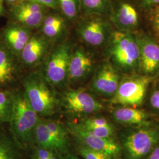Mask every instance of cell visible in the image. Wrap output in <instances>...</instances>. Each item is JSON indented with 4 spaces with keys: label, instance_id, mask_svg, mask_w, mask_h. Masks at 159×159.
Returning <instances> with one entry per match:
<instances>
[{
    "label": "cell",
    "instance_id": "obj_12",
    "mask_svg": "<svg viewBox=\"0 0 159 159\" xmlns=\"http://www.w3.org/2000/svg\"><path fill=\"white\" fill-rule=\"evenodd\" d=\"M44 7L25 0L14 4L11 10L12 17L15 22L29 29L41 26L46 17Z\"/></svg>",
    "mask_w": 159,
    "mask_h": 159
},
{
    "label": "cell",
    "instance_id": "obj_29",
    "mask_svg": "<svg viewBox=\"0 0 159 159\" xmlns=\"http://www.w3.org/2000/svg\"><path fill=\"white\" fill-rule=\"evenodd\" d=\"M150 21L155 33L159 37V5L154 6L152 9Z\"/></svg>",
    "mask_w": 159,
    "mask_h": 159
},
{
    "label": "cell",
    "instance_id": "obj_14",
    "mask_svg": "<svg viewBox=\"0 0 159 159\" xmlns=\"http://www.w3.org/2000/svg\"><path fill=\"white\" fill-rule=\"evenodd\" d=\"M112 118L125 127H140L157 121L146 111L130 106H117L112 111Z\"/></svg>",
    "mask_w": 159,
    "mask_h": 159
},
{
    "label": "cell",
    "instance_id": "obj_2",
    "mask_svg": "<svg viewBox=\"0 0 159 159\" xmlns=\"http://www.w3.org/2000/svg\"><path fill=\"white\" fill-rule=\"evenodd\" d=\"M40 118L30 104L23 90L13 93L10 129L12 139L20 149L33 146L34 130Z\"/></svg>",
    "mask_w": 159,
    "mask_h": 159
},
{
    "label": "cell",
    "instance_id": "obj_31",
    "mask_svg": "<svg viewBox=\"0 0 159 159\" xmlns=\"http://www.w3.org/2000/svg\"><path fill=\"white\" fill-rule=\"evenodd\" d=\"M27 1H31L41 6H43L44 7L50 8L54 10H56L58 8V4L57 0H27Z\"/></svg>",
    "mask_w": 159,
    "mask_h": 159
},
{
    "label": "cell",
    "instance_id": "obj_3",
    "mask_svg": "<svg viewBox=\"0 0 159 159\" xmlns=\"http://www.w3.org/2000/svg\"><path fill=\"white\" fill-rule=\"evenodd\" d=\"M118 140L123 159H145L159 144V121L140 127H125Z\"/></svg>",
    "mask_w": 159,
    "mask_h": 159
},
{
    "label": "cell",
    "instance_id": "obj_19",
    "mask_svg": "<svg viewBox=\"0 0 159 159\" xmlns=\"http://www.w3.org/2000/svg\"><path fill=\"white\" fill-rule=\"evenodd\" d=\"M112 21L119 31H127L135 29L139 24V17L135 8L128 3L121 4L114 12Z\"/></svg>",
    "mask_w": 159,
    "mask_h": 159
},
{
    "label": "cell",
    "instance_id": "obj_26",
    "mask_svg": "<svg viewBox=\"0 0 159 159\" xmlns=\"http://www.w3.org/2000/svg\"><path fill=\"white\" fill-rule=\"evenodd\" d=\"M58 7L69 20H75L80 9V0H57Z\"/></svg>",
    "mask_w": 159,
    "mask_h": 159
},
{
    "label": "cell",
    "instance_id": "obj_16",
    "mask_svg": "<svg viewBox=\"0 0 159 159\" xmlns=\"http://www.w3.org/2000/svg\"><path fill=\"white\" fill-rule=\"evenodd\" d=\"M48 39L43 34L31 35L24 47L20 59L26 66H35L45 58L49 47Z\"/></svg>",
    "mask_w": 159,
    "mask_h": 159
},
{
    "label": "cell",
    "instance_id": "obj_11",
    "mask_svg": "<svg viewBox=\"0 0 159 159\" xmlns=\"http://www.w3.org/2000/svg\"><path fill=\"white\" fill-rule=\"evenodd\" d=\"M94 61L91 55L81 47L73 48L69 62L68 83L79 84L91 73Z\"/></svg>",
    "mask_w": 159,
    "mask_h": 159
},
{
    "label": "cell",
    "instance_id": "obj_25",
    "mask_svg": "<svg viewBox=\"0 0 159 159\" xmlns=\"http://www.w3.org/2000/svg\"><path fill=\"white\" fill-rule=\"evenodd\" d=\"M80 8L89 14L102 15L109 9L108 0H80Z\"/></svg>",
    "mask_w": 159,
    "mask_h": 159
},
{
    "label": "cell",
    "instance_id": "obj_27",
    "mask_svg": "<svg viewBox=\"0 0 159 159\" xmlns=\"http://www.w3.org/2000/svg\"><path fill=\"white\" fill-rule=\"evenodd\" d=\"M76 150L80 156L84 159H114L107 154L87 148L77 143Z\"/></svg>",
    "mask_w": 159,
    "mask_h": 159
},
{
    "label": "cell",
    "instance_id": "obj_7",
    "mask_svg": "<svg viewBox=\"0 0 159 159\" xmlns=\"http://www.w3.org/2000/svg\"><path fill=\"white\" fill-rule=\"evenodd\" d=\"M72 50L69 43H63L47 58L42 73L54 87H61L68 83V66Z\"/></svg>",
    "mask_w": 159,
    "mask_h": 159
},
{
    "label": "cell",
    "instance_id": "obj_6",
    "mask_svg": "<svg viewBox=\"0 0 159 159\" xmlns=\"http://www.w3.org/2000/svg\"><path fill=\"white\" fill-rule=\"evenodd\" d=\"M152 76L133 75L121 80L119 85L110 102L116 106L137 107L142 105Z\"/></svg>",
    "mask_w": 159,
    "mask_h": 159
},
{
    "label": "cell",
    "instance_id": "obj_5",
    "mask_svg": "<svg viewBox=\"0 0 159 159\" xmlns=\"http://www.w3.org/2000/svg\"><path fill=\"white\" fill-rule=\"evenodd\" d=\"M59 106L70 117L80 120L96 114L104 108L102 102L82 88L64 91L59 97Z\"/></svg>",
    "mask_w": 159,
    "mask_h": 159
},
{
    "label": "cell",
    "instance_id": "obj_35",
    "mask_svg": "<svg viewBox=\"0 0 159 159\" xmlns=\"http://www.w3.org/2000/svg\"><path fill=\"white\" fill-rule=\"evenodd\" d=\"M4 11V6H3V4H2V2L1 0H0V16L3 14Z\"/></svg>",
    "mask_w": 159,
    "mask_h": 159
},
{
    "label": "cell",
    "instance_id": "obj_1",
    "mask_svg": "<svg viewBox=\"0 0 159 159\" xmlns=\"http://www.w3.org/2000/svg\"><path fill=\"white\" fill-rule=\"evenodd\" d=\"M23 91L30 104L40 117L52 116L59 107V96L55 87L46 79L42 72L34 71L23 80Z\"/></svg>",
    "mask_w": 159,
    "mask_h": 159
},
{
    "label": "cell",
    "instance_id": "obj_4",
    "mask_svg": "<svg viewBox=\"0 0 159 159\" xmlns=\"http://www.w3.org/2000/svg\"><path fill=\"white\" fill-rule=\"evenodd\" d=\"M110 39V55L116 66L125 71L139 68L140 47L136 37L130 32L117 31Z\"/></svg>",
    "mask_w": 159,
    "mask_h": 159
},
{
    "label": "cell",
    "instance_id": "obj_21",
    "mask_svg": "<svg viewBox=\"0 0 159 159\" xmlns=\"http://www.w3.org/2000/svg\"><path fill=\"white\" fill-rule=\"evenodd\" d=\"M44 119L46 125L58 144L61 156H64L71 152L70 142V134L67 127L56 120L47 118Z\"/></svg>",
    "mask_w": 159,
    "mask_h": 159
},
{
    "label": "cell",
    "instance_id": "obj_33",
    "mask_svg": "<svg viewBox=\"0 0 159 159\" xmlns=\"http://www.w3.org/2000/svg\"><path fill=\"white\" fill-rule=\"evenodd\" d=\"M143 4L146 7H154L159 5V0H142Z\"/></svg>",
    "mask_w": 159,
    "mask_h": 159
},
{
    "label": "cell",
    "instance_id": "obj_30",
    "mask_svg": "<svg viewBox=\"0 0 159 159\" xmlns=\"http://www.w3.org/2000/svg\"><path fill=\"white\" fill-rule=\"evenodd\" d=\"M149 103L152 108L159 111V89H155L152 92Z\"/></svg>",
    "mask_w": 159,
    "mask_h": 159
},
{
    "label": "cell",
    "instance_id": "obj_24",
    "mask_svg": "<svg viewBox=\"0 0 159 159\" xmlns=\"http://www.w3.org/2000/svg\"><path fill=\"white\" fill-rule=\"evenodd\" d=\"M13 104V93L0 90V125L10 122Z\"/></svg>",
    "mask_w": 159,
    "mask_h": 159
},
{
    "label": "cell",
    "instance_id": "obj_22",
    "mask_svg": "<svg viewBox=\"0 0 159 159\" xmlns=\"http://www.w3.org/2000/svg\"><path fill=\"white\" fill-rule=\"evenodd\" d=\"M41 26L43 35L50 40L57 38L63 33L66 24L63 17L49 15L44 18Z\"/></svg>",
    "mask_w": 159,
    "mask_h": 159
},
{
    "label": "cell",
    "instance_id": "obj_34",
    "mask_svg": "<svg viewBox=\"0 0 159 159\" xmlns=\"http://www.w3.org/2000/svg\"><path fill=\"white\" fill-rule=\"evenodd\" d=\"M62 159H81L76 154L74 153L71 152H68V153L62 156Z\"/></svg>",
    "mask_w": 159,
    "mask_h": 159
},
{
    "label": "cell",
    "instance_id": "obj_15",
    "mask_svg": "<svg viewBox=\"0 0 159 159\" xmlns=\"http://www.w3.org/2000/svg\"><path fill=\"white\" fill-rule=\"evenodd\" d=\"M19 58L0 41V88L17 81L20 71Z\"/></svg>",
    "mask_w": 159,
    "mask_h": 159
},
{
    "label": "cell",
    "instance_id": "obj_18",
    "mask_svg": "<svg viewBox=\"0 0 159 159\" xmlns=\"http://www.w3.org/2000/svg\"><path fill=\"white\" fill-rule=\"evenodd\" d=\"M77 122L85 130L96 136L117 139L115 125L105 117L94 114L79 120Z\"/></svg>",
    "mask_w": 159,
    "mask_h": 159
},
{
    "label": "cell",
    "instance_id": "obj_23",
    "mask_svg": "<svg viewBox=\"0 0 159 159\" xmlns=\"http://www.w3.org/2000/svg\"><path fill=\"white\" fill-rule=\"evenodd\" d=\"M20 150L12 137L0 132V159H22Z\"/></svg>",
    "mask_w": 159,
    "mask_h": 159
},
{
    "label": "cell",
    "instance_id": "obj_8",
    "mask_svg": "<svg viewBox=\"0 0 159 159\" xmlns=\"http://www.w3.org/2000/svg\"><path fill=\"white\" fill-rule=\"evenodd\" d=\"M66 127L77 143L87 148L102 152L114 159H123L121 148L117 139L96 136L85 130L77 122H68Z\"/></svg>",
    "mask_w": 159,
    "mask_h": 159
},
{
    "label": "cell",
    "instance_id": "obj_13",
    "mask_svg": "<svg viewBox=\"0 0 159 159\" xmlns=\"http://www.w3.org/2000/svg\"><path fill=\"white\" fill-rule=\"evenodd\" d=\"M137 39L140 47L139 68L143 75L153 77L159 71V43L147 35Z\"/></svg>",
    "mask_w": 159,
    "mask_h": 159
},
{
    "label": "cell",
    "instance_id": "obj_36",
    "mask_svg": "<svg viewBox=\"0 0 159 159\" xmlns=\"http://www.w3.org/2000/svg\"><path fill=\"white\" fill-rule=\"evenodd\" d=\"M7 2H8V3H10V4H16L17 2H18L20 0H5Z\"/></svg>",
    "mask_w": 159,
    "mask_h": 159
},
{
    "label": "cell",
    "instance_id": "obj_28",
    "mask_svg": "<svg viewBox=\"0 0 159 159\" xmlns=\"http://www.w3.org/2000/svg\"><path fill=\"white\" fill-rule=\"evenodd\" d=\"M33 159H62V156L56 152L33 145Z\"/></svg>",
    "mask_w": 159,
    "mask_h": 159
},
{
    "label": "cell",
    "instance_id": "obj_20",
    "mask_svg": "<svg viewBox=\"0 0 159 159\" xmlns=\"http://www.w3.org/2000/svg\"><path fill=\"white\" fill-rule=\"evenodd\" d=\"M33 141V145L55 151L61 156L58 144L46 125L44 118L40 117L38 121L34 130Z\"/></svg>",
    "mask_w": 159,
    "mask_h": 159
},
{
    "label": "cell",
    "instance_id": "obj_9",
    "mask_svg": "<svg viewBox=\"0 0 159 159\" xmlns=\"http://www.w3.org/2000/svg\"><path fill=\"white\" fill-rule=\"evenodd\" d=\"M77 31L81 40L93 47L102 46L111 35L108 23L98 17L82 20L78 24Z\"/></svg>",
    "mask_w": 159,
    "mask_h": 159
},
{
    "label": "cell",
    "instance_id": "obj_32",
    "mask_svg": "<svg viewBox=\"0 0 159 159\" xmlns=\"http://www.w3.org/2000/svg\"><path fill=\"white\" fill-rule=\"evenodd\" d=\"M145 159H159V144Z\"/></svg>",
    "mask_w": 159,
    "mask_h": 159
},
{
    "label": "cell",
    "instance_id": "obj_10",
    "mask_svg": "<svg viewBox=\"0 0 159 159\" xmlns=\"http://www.w3.org/2000/svg\"><path fill=\"white\" fill-rule=\"evenodd\" d=\"M121 81L119 73L115 66L108 63L100 67L91 81L92 90L103 97L113 96Z\"/></svg>",
    "mask_w": 159,
    "mask_h": 159
},
{
    "label": "cell",
    "instance_id": "obj_17",
    "mask_svg": "<svg viewBox=\"0 0 159 159\" xmlns=\"http://www.w3.org/2000/svg\"><path fill=\"white\" fill-rule=\"evenodd\" d=\"M31 36L30 29L16 22L8 24L1 34L2 41L19 58Z\"/></svg>",
    "mask_w": 159,
    "mask_h": 159
}]
</instances>
